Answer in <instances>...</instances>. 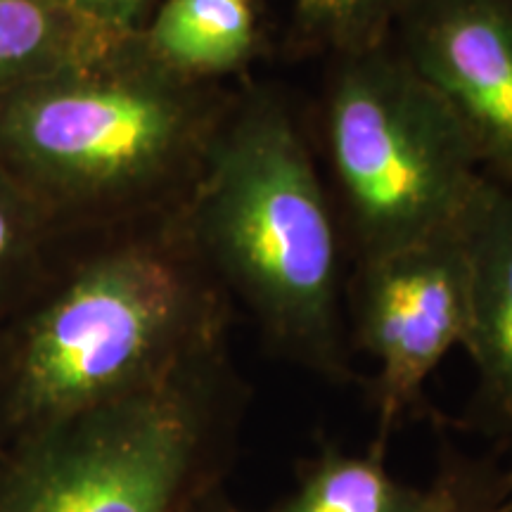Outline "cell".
<instances>
[{"instance_id": "obj_5", "label": "cell", "mask_w": 512, "mask_h": 512, "mask_svg": "<svg viewBox=\"0 0 512 512\" xmlns=\"http://www.w3.org/2000/svg\"><path fill=\"white\" fill-rule=\"evenodd\" d=\"M117 46L12 107L17 150L69 195L119 202L162 183L197 181L230 100L202 91L143 48Z\"/></svg>"}, {"instance_id": "obj_2", "label": "cell", "mask_w": 512, "mask_h": 512, "mask_svg": "<svg viewBox=\"0 0 512 512\" xmlns=\"http://www.w3.org/2000/svg\"><path fill=\"white\" fill-rule=\"evenodd\" d=\"M226 344L166 380L15 437L0 512H185L226 484L242 415Z\"/></svg>"}, {"instance_id": "obj_3", "label": "cell", "mask_w": 512, "mask_h": 512, "mask_svg": "<svg viewBox=\"0 0 512 512\" xmlns=\"http://www.w3.org/2000/svg\"><path fill=\"white\" fill-rule=\"evenodd\" d=\"M181 259L119 247L36 313L12 363L15 437L152 387L226 344L221 287Z\"/></svg>"}, {"instance_id": "obj_14", "label": "cell", "mask_w": 512, "mask_h": 512, "mask_svg": "<svg viewBox=\"0 0 512 512\" xmlns=\"http://www.w3.org/2000/svg\"><path fill=\"white\" fill-rule=\"evenodd\" d=\"M147 3L150 0H64L88 29L117 38L131 36L133 24L143 15Z\"/></svg>"}, {"instance_id": "obj_7", "label": "cell", "mask_w": 512, "mask_h": 512, "mask_svg": "<svg viewBox=\"0 0 512 512\" xmlns=\"http://www.w3.org/2000/svg\"><path fill=\"white\" fill-rule=\"evenodd\" d=\"M396 53L467 138L484 174L512 185V0H401Z\"/></svg>"}, {"instance_id": "obj_12", "label": "cell", "mask_w": 512, "mask_h": 512, "mask_svg": "<svg viewBox=\"0 0 512 512\" xmlns=\"http://www.w3.org/2000/svg\"><path fill=\"white\" fill-rule=\"evenodd\" d=\"M185 512H249L228 496L226 484L197 498ZM444 512H510L505 470L494 458L456 451V477Z\"/></svg>"}, {"instance_id": "obj_11", "label": "cell", "mask_w": 512, "mask_h": 512, "mask_svg": "<svg viewBox=\"0 0 512 512\" xmlns=\"http://www.w3.org/2000/svg\"><path fill=\"white\" fill-rule=\"evenodd\" d=\"M401 0H294L299 34L335 55L387 41Z\"/></svg>"}, {"instance_id": "obj_13", "label": "cell", "mask_w": 512, "mask_h": 512, "mask_svg": "<svg viewBox=\"0 0 512 512\" xmlns=\"http://www.w3.org/2000/svg\"><path fill=\"white\" fill-rule=\"evenodd\" d=\"M62 50L53 15L38 0H0V83L36 69Z\"/></svg>"}, {"instance_id": "obj_6", "label": "cell", "mask_w": 512, "mask_h": 512, "mask_svg": "<svg viewBox=\"0 0 512 512\" xmlns=\"http://www.w3.org/2000/svg\"><path fill=\"white\" fill-rule=\"evenodd\" d=\"M465 223V221H463ZM463 223L356 259L349 283L354 342L377 363L375 448L422 403L430 375L470 328V268Z\"/></svg>"}, {"instance_id": "obj_10", "label": "cell", "mask_w": 512, "mask_h": 512, "mask_svg": "<svg viewBox=\"0 0 512 512\" xmlns=\"http://www.w3.org/2000/svg\"><path fill=\"white\" fill-rule=\"evenodd\" d=\"M143 48L164 69L190 81L245 72L259 53L252 0H164Z\"/></svg>"}, {"instance_id": "obj_8", "label": "cell", "mask_w": 512, "mask_h": 512, "mask_svg": "<svg viewBox=\"0 0 512 512\" xmlns=\"http://www.w3.org/2000/svg\"><path fill=\"white\" fill-rule=\"evenodd\" d=\"M470 268L465 351L477 373L467 422L486 437L512 441V185L491 181L463 223Z\"/></svg>"}, {"instance_id": "obj_4", "label": "cell", "mask_w": 512, "mask_h": 512, "mask_svg": "<svg viewBox=\"0 0 512 512\" xmlns=\"http://www.w3.org/2000/svg\"><path fill=\"white\" fill-rule=\"evenodd\" d=\"M323 143L356 259L460 226L489 183L465 128L389 38L335 55Z\"/></svg>"}, {"instance_id": "obj_16", "label": "cell", "mask_w": 512, "mask_h": 512, "mask_svg": "<svg viewBox=\"0 0 512 512\" xmlns=\"http://www.w3.org/2000/svg\"><path fill=\"white\" fill-rule=\"evenodd\" d=\"M510 448H512V441H510ZM505 482H508V496H510V512H512V463H510V467H505Z\"/></svg>"}, {"instance_id": "obj_1", "label": "cell", "mask_w": 512, "mask_h": 512, "mask_svg": "<svg viewBox=\"0 0 512 512\" xmlns=\"http://www.w3.org/2000/svg\"><path fill=\"white\" fill-rule=\"evenodd\" d=\"M192 240L275 354L332 382L354 377L339 235L309 140L271 86L230 100L192 188Z\"/></svg>"}, {"instance_id": "obj_15", "label": "cell", "mask_w": 512, "mask_h": 512, "mask_svg": "<svg viewBox=\"0 0 512 512\" xmlns=\"http://www.w3.org/2000/svg\"><path fill=\"white\" fill-rule=\"evenodd\" d=\"M17 242V214L15 207L0 195V266L5 264Z\"/></svg>"}, {"instance_id": "obj_9", "label": "cell", "mask_w": 512, "mask_h": 512, "mask_svg": "<svg viewBox=\"0 0 512 512\" xmlns=\"http://www.w3.org/2000/svg\"><path fill=\"white\" fill-rule=\"evenodd\" d=\"M387 451L349 453L323 444L299 470V484L271 512H444L456 477V448L446 446L425 489L401 484L384 465Z\"/></svg>"}]
</instances>
